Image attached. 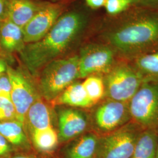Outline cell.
Returning a JSON list of instances; mask_svg holds the SVG:
<instances>
[{
  "label": "cell",
  "mask_w": 158,
  "mask_h": 158,
  "mask_svg": "<svg viewBox=\"0 0 158 158\" xmlns=\"http://www.w3.org/2000/svg\"><path fill=\"white\" fill-rule=\"evenodd\" d=\"M116 17L102 33L115 53L134 59L158 50V10L135 7Z\"/></svg>",
  "instance_id": "6da1fadb"
},
{
  "label": "cell",
  "mask_w": 158,
  "mask_h": 158,
  "mask_svg": "<svg viewBox=\"0 0 158 158\" xmlns=\"http://www.w3.org/2000/svg\"><path fill=\"white\" fill-rule=\"evenodd\" d=\"M88 23V17L83 12H64L42 39L25 45L19 53L23 64L31 73H37L73 45L84 34Z\"/></svg>",
  "instance_id": "7a4b0ae2"
},
{
  "label": "cell",
  "mask_w": 158,
  "mask_h": 158,
  "mask_svg": "<svg viewBox=\"0 0 158 158\" xmlns=\"http://www.w3.org/2000/svg\"><path fill=\"white\" fill-rule=\"evenodd\" d=\"M79 56L60 57L46 64L40 77V91L47 100L56 98L79 78Z\"/></svg>",
  "instance_id": "3957f363"
},
{
  "label": "cell",
  "mask_w": 158,
  "mask_h": 158,
  "mask_svg": "<svg viewBox=\"0 0 158 158\" xmlns=\"http://www.w3.org/2000/svg\"><path fill=\"white\" fill-rule=\"evenodd\" d=\"M131 118L145 130L158 131V79H145L129 102Z\"/></svg>",
  "instance_id": "277c9868"
},
{
  "label": "cell",
  "mask_w": 158,
  "mask_h": 158,
  "mask_svg": "<svg viewBox=\"0 0 158 158\" xmlns=\"http://www.w3.org/2000/svg\"><path fill=\"white\" fill-rule=\"evenodd\" d=\"M145 79L133 65L115 64L104 80L106 91L111 100L129 102Z\"/></svg>",
  "instance_id": "5b68a950"
},
{
  "label": "cell",
  "mask_w": 158,
  "mask_h": 158,
  "mask_svg": "<svg viewBox=\"0 0 158 158\" xmlns=\"http://www.w3.org/2000/svg\"><path fill=\"white\" fill-rule=\"evenodd\" d=\"M139 134L134 124L115 130L99 139L96 158H131Z\"/></svg>",
  "instance_id": "8992f818"
},
{
  "label": "cell",
  "mask_w": 158,
  "mask_h": 158,
  "mask_svg": "<svg viewBox=\"0 0 158 158\" xmlns=\"http://www.w3.org/2000/svg\"><path fill=\"white\" fill-rule=\"evenodd\" d=\"M115 54L107 44L93 43L84 46L78 55L79 79L107 73L115 65Z\"/></svg>",
  "instance_id": "52a82bcc"
},
{
  "label": "cell",
  "mask_w": 158,
  "mask_h": 158,
  "mask_svg": "<svg viewBox=\"0 0 158 158\" xmlns=\"http://www.w3.org/2000/svg\"><path fill=\"white\" fill-rule=\"evenodd\" d=\"M6 73L11 83V100L16 111L17 120L25 125L29 108L38 100L36 90L31 81L21 70L8 66Z\"/></svg>",
  "instance_id": "ba28073f"
},
{
  "label": "cell",
  "mask_w": 158,
  "mask_h": 158,
  "mask_svg": "<svg viewBox=\"0 0 158 158\" xmlns=\"http://www.w3.org/2000/svg\"><path fill=\"white\" fill-rule=\"evenodd\" d=\"M64 4L44 3V6L23 29L25 44L42 39L64 13Z\"/></svg>",
  "instance_id": "9c48e42d"
},
{
  "label": "cell",
  "mask_w": 158,
  "mask_h": 158,
  "mask_svg": "<svg viewBox=\"0 0 158 158\" xmlns=\"http://www.w3.org/2000/svg\"><path fill=\"white\" fill-rule=\"evenodd\" d=\"M129 102L113 100L100 106L95 113V122L99 129L104 131L117 130L130 120Z\"/></svg>",
  "instance_id": "30bf717a"
},
{
  "label": "cell",
  "mask_w": 158,
  "mask_h": 158,
  "mask_svg": "<svg viewBox=\"0 0 158 158\" xmlns=\"http://www.w3.org/2000/svg\"><path fill=\"white\" fill-rule=\"evenodd\" d=\"M59 138L62 141H68L80 135L87 126L85 114L79 110L66 108L59 114Z\"/></svg>",
  "instance_id": "8fae6325"
},
{
  "label": "cell",
  "mask_w": 158,
  "mask_h": 158,
  "mask_svg": "<svg viewBox=\"0 0 158 158\" xmlns=\"http://www.w3.org/2000/svg\"><path fill=\"white\" fill-rule=\"evenodd\" d=\"M44 4L34 0H9L7 19L23 29Z\"/></svg>",
  "instance_id": "7c38bea8"
},
{
  "label": "cell",
  "mask_w": 158,
  "mask_h": 158,
  "mask_svg": "<svg viewBox=\"0 0 158 158\" xmlns=\"http://www.w3.org/2000/svg\"><path fill=\"white\" fill-rule=\"evenodd\" d=\"M25 43L23 29L6 19L1 23L0 28V49L6 53H20Z\"/></svg>",
  "instance_id": "4fadbf2b"
},
{
  "label": "cell",
  "mask_w": 158,
  "mask_h": 158,
  "mask_svg": "<svg viewBox=\"0 0 158 158\" xmlns=\"http://www.w3.org/2000/svg\"><path fill=\"white\" fill-rule=\"evenodd\" d=\"M57 102L74 107L88 108L93 106L82 83H73L57 97Z\"/></svg>",
  "instance_id": "5bb4252c"
},
{
  "label": "cell",
  "mask_w": 158,
  "mask_h": 158,
  "mask_svg": "<svg viewBox=\"0 0 158 158\" xmlns=\"http://www.w3.org/2000/svg\"><path fill=\"white\" fill-rule=\"evenodd\" d=\"M158 143L156 131L145 130L140 132L131 158H156Z\"/></svg>",
  "instance_id": "9a60e30c"
},
{
  "label": "cell",
  "mask_w": 158,
  "mask_h": 158,
  "mask_svg": "<svg viewBox=\"0 0 158 158\" xmlns=\"http://www.w3.org/2000/svg\"><path fill=\"white\" fill-rule=\"evenodd\" d=\"M25 125L17 119L0 121V134L15 149L28 147Z\"/></svg>",
  "instance_id": "2e32d148"
},
{
  "label": "cell",
  "mask_w": 158,
  "mask_h": 158,
  "mask_svg": "<svg viewBox=\"0 0 158 158\" xmlns=\"http://www.w3.org/2000/svg\"><path fill=\"white\" fill-rule=\"evenodd\" d=\"M99 139L93 134L81 136L69 147L67 158H96Z\"/></svg>",
  "instance_id": "e0dca14e"
},
{
  "label": "cell",
  "mask_w": 158,
  "mask_h": 158,
  "mask_svg": "<svg viewBox=\"0 0 158 158\" xmlns=\"http://www.w3.org/2000/svg\"><path fill=\"white\" fill-rule=\"evenodd\" d=\"M25 119H27L31 131L44 129L52 126L48 107L44 102L39 99L29 108Z\"/></svg>",
  "instance_id": "ac0fdd59"
},
{
  "label": "cell",
  "mask_w": 158,
  "mask_h": 158,
  "mask_svg": "<svg viewBox=\"0 0 158 158\" xmlns=\"http://www.w3.org/2000/svg\"><path fill=\"white\" fill-rule=\"evenodd\" d=\"M34 146L39 151L49 152L55 149L59 142V135L53 127L31 131Z\"/></svg>",
  "instance_id": "d6986e66"
},
{
  "label": "cell",
  "mask_w": 158,
  "mask_h": 158,
  "mask_svg": "<svg viewBox=\"0 0 158 158\" xmlns=\"http://www.w3.org/2000/svg\"><path fill=\"white\" fill-rule=\"evenodd\" d=\"M134 67L146 79H158V50L136 57Z\"/></svg>",
  "instance_id": "ffe728a7"
},
{
  "label": "cell",
  "mask_w": 158,
  "mask_h": 158,
  "mask_svg": "<svg viewBox=\"0 0 158 158\" xmlns=\"http://www.w3.org/2000/svg\"><path fill=\"white\" fill-rule=\"evenodd\" d=\"M82 85L91 102L95 104L105 94L104 81L102 77L95 75L87 77Z\"/></svg>",
  "instance_id": "44dd1931"
},
{
  "label": "cell",
  "mask_w": 158,
  "mask_h": 158,
  "mask_svg": "<svg viewBox=\"0 0 158 158\" xmlns=\"http://www.w3.org/2000/svg\"><path fill=\"white\" fill-rule=\"evenodd\" d=\"M138 0H106L104 8L108 14L116 17L135 7Z\"/></svg>",
  "instance_id": "7402d4cb"
},
{
  "label": "cell",
  "mask_w": 158,
  "mask_h": 158,
  "mask_svg": "<svg viewBox=\"0 0 158 158\" xmlns=\"http://www.w3.org/2000/svg\"><path fill=\"white\" fill-rule=\"evenodd\" d=\"M17 119L15 107L10 99L0 97V121Z\"/></svg>",
  "instance_id": "603a6c76"
},
{
  "label": "cell",
  "mask_w": 158,
  "mask_h": 158,
  "mask_svg": "<svg viewBox=\"0 0 158 158\" xmlns=\"http://www.w3.org/2000/svg\"><path fill=\"white\" fill-rule=\"evenodd\" d=\"M11 85L7 73L0 76V97H4L11 100Z\"/></svg>",
  "instance_id": "cb8c5ba5"
},
{
  "label": "cell",
  "mask_w": 158,
  "mask_h": 158,
  "mask_svg": "<svg viewBox=\"0 0 158 158\" xmlns=\"http://www.w3.org/2000/svg\"><path fill=\"white\" fill-rule=\"evenodd\" d=\"M15 151L11 144L0 134V158H9L13 155Z\"/></svg>",
  "instance_id": "d4e9b609"
},
{
  "label": "cell",
  "mask_w": 158,
  "mask_h": 158,
  "mask_svg": "<svg viewBox=\"0 0 158 158\" xmlns=\"http://www.w3.org/2000/svg\"><path fill=\"white\" fill-rule=\"evenodd\" d=\"M135 7L156 9L158 8V0H138Z\"/></svg>",
  "instance_id": "484cf974"
},
{
  "label": "cell",
  "mask_w": 158,
  "mask_h": 158,
  "mask_svg": "<svg viewBox=\"0 0 158 158\" xmlns=\"http://www.w3.org/2000/svg\"><path fill=\"white\" fill-rule=\"evenodd\" d=\"M9 0H0V22L2 23L8 18Z\"/></svg>",
  "instance_id": "4316f807"
},
{
  "label": "cell",
  "mask_w": 158,
  "mask_h": 158,
  "mask_svg": "<svg viewBox=\"0 0 158 158\" xmlns=\"http://www.w3.org/2000/svg\"><path fill=\"white\" fill-rule=\"evenodd\" d=\"M86 4L93 10L104 7L106 0H85Z\"/></svg>",
  "instance_id": "83f0119b"
},
{
  "label": "cell",
  "mask_w": 158,
  "mask_h": 158,
  "mask_svg": "<svg viewBox=\"0 0 158 158\" xmlns=\"http://www.w3.org/2000/svg\"><path fill=\"white\" fill-rule=\"evenodd\" d=\"M8 66L6 61L2 58L0 57V76L6 72Z\"/></svg>",
  "instance_id": "f1b7e54d"
},
{
  "label": "cell",
  "mask_w": 158,
  "mask_h": 158,
  "mask_svg": "<svg viewBox=\"0 0 158 158\" xmlns=\"http://www.w3.org/2000/svg\"><path fill=\"white\" fill-rule=\"evenodd\" d=\"M8 158H36L31 156H23V155H15V156H11Z\"/></svg>",
  "instance_id": "f546056e"
},
{
  "label": "cell",
  "mask_w": 158,
  "mask_h": 158,
  "mask_svg": "<svg viewBox=\"0 0 158 158\" xmlns=\"http://www.w3.org/2000/svg\"><path fill=\"white\" fill-rule=\"evenodd\" d=\"M156 158H158V149H157V155H156Z\"/></svg>",
  "instance_id": "4dcf8cb0"
},
{
  "label": "cell",
  "mask_w": 158,
  "mask_h": 158,
  "mask_svg": "<svg viewBox=\"0 0 158 158\" xmlns=\"http://www.w3.org/2000/svg\"><path fill=\"white\" fill-rule=\"evenodd\" d=\"M1 23L0 22V28H1Z\"/></svg>",
  "instance_id": "1f68e13d"
},
{
  "label": "cell",
  "mask_w": 158,
  "mask_h": 158,
  "mask_svg": "<svg viewBox=\"0 0 158 158\" xmlns=\"http://www.w3.org/2000/svg\"><path fill=\"white\" fill-rule=\"evenodd\" d=\"M155 10H158V8H157L156 9H155Z\"/></svg>",
  "instance_id": "d6a6232c"
}]
</instances>
